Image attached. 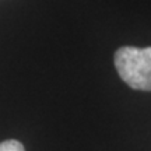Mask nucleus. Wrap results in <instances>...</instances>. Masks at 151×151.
<instances>
[{"instance_id":"nucleus-2","label":"nucleus","mask_w":151,"mask_h":151,"mask_svg":"<svg viewBox=\"0 0 151 151\" xmlns=\"http://www.w3.org/2000/svg\"><path fill=\"white\" fill-rule=\"evenodd\" d=\"M0 151H25L24 146L17 140H6L0 143Z\"/></svg>"},{"instance_id":"nucleus-1","label":"nucleus","mask_w":151,"mask_h":151,"mask_svg":"<svg viewBox=\"0 0 151 151\" xmlns=\"http://www.w3.org/2000/svg\"><path fill=\"white\" fill-rule=\"evenodd\" d=\"M115 67L120 78L133 90L151 91V46H123L115 53Z\"/></svg>"}]
</instances>
